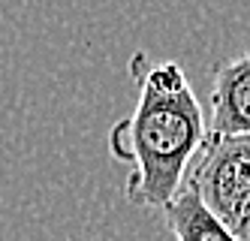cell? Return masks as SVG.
<instances>
[{"instance_id": "cell-3", "label": "cell", "mask_w": 250, "mask_h": 241, "mask_svg": "<svg viewBox=\"0 0 250 241\" xmlns=\"http://www.w3.org/2000/svg\"><path fill=\"white\" fill-rule=\"evenodd\" d=\"M208 133L250 136V51L214 66Z\"/></svg>"}, {"instance_id": "cell-4", "label": "cell", "mask_w": 250, "mask_h": 241, "mask_svg": "<svg viewBox=\"0 0 250 241\" xmlns=\"http://www.w3.org/2000/svg\"><path fill=\"white\" fill-rule=\"evenodd\" d=\"M163 223L175 241H244L229 226H223L187 187L169 208H163Z\"/></svg>"}, {"instance_id": "cell-2", "label": "cell", "mask_w": 250, "mask_h": 241, "mask_svg": "<svg viewBox=\"0 0 250 241\" xmlns=\"http://www.w3.org/2000/svg\"><path fill=\"white\" fill-rule=\"evenodd\" d=\"M187 190L238 238L250 235V136H211L187 172Z\"/></svg>"}, {"instance_id": "cell-1", "label": "cell", "mask_w": 250, "mask_h": 241, "mask_svg": "<svg viewBox=\"0 0 250 241\" xmlns=\"http://www.w3.org/2000/svg\"><path fill=\"white\" fill-rule=\"evenodd\" d=\"M130 79L139 94L133 112L109 130V151L127 166L124 196L142 208H169L208 139V121L193 85L175 61L136 51Z\"/></svg>"}]
</instances>
